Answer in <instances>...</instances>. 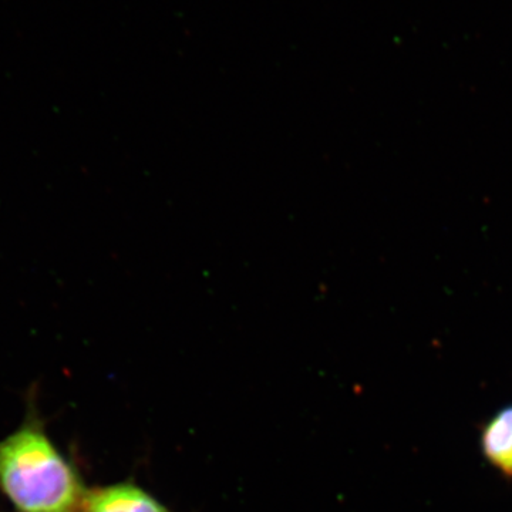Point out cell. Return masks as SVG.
<instances>
[{
	"label": "cell",
	"instance_id": "obj_1",
	"mask_svg": "<svg viewBox=\"0 0 512 512\" xmlns=\"http://www.w3.org/2000/svg\"><path fill=\"white\" fill-rule=\"evenodd\" d=\"M0 491L16 512H80L89 488L47 433L36 407L0 440Z\"/></svg>",
	"mask_w": 512,
	"mask_h": 512
},
{
	"label": "cell",
	"instance_id": "obj_2",
	"mask_svg": "<svg viewBox=\"0 0 512 512\" xmlns=\"http://www.w3.org/2000/svg\"><path fill=\"white\" fill-rule=\"evenodd\" d=\"M80 512H173L133 481L101 485L87 491Z\"/></svg>",
	"mask_w": 512,
	"mask_h": 512
},
{
	"label": "cell",
	"instance_id": "obj_3",
	"mask_svg": "<svg viewBox=\"0 0 512 512\" xmlns=\"http://www.w3.org/2000/svg\"><path fill=\"white\" fill-rule=\"evenodd\" d=\"M485 456L507 476H512V407L497 414L483 434Z\"/></svg>",
	"mask_w": 512,
	"mask_h": 512
}]
</instances>
